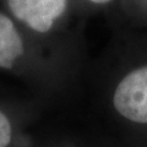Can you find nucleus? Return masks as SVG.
I'll list each match as a JSON object with an SVG mask.
<instances>
[{"label":"nucleus","instance_id":"nucleus-1","mask_svg":"<svg viewBox=\"0 0 147 147\" xmlns=\"http://www.w3.org/2000/svg\"><path fill=\"white\" fill-rule=\"evenodd\" d=\"M117 112L136 124H147V65L126 74L113 93Z\"/></svg>","mask_w":147,"mask_h":147},{"label":"nucleus","instance_id":"nucleus-2","mask_svg":"<svg viewBox=\"0 0 147 147\" xmlns=\"http://www.w3.org/2000/svg\"><path fill=\"white\" fill-rule=\"evenodd\" d=\"M5 5L20 26L44 34L64 15L67 0H5Z\"/></svg>","mask_w":147,"mask_h":147},{"label":"nucleus","instance_id":"nucleus-3","mask_svg":"<svg viewBox=\"0 0 147 147\" xmlns=\"http://www.w3.org/2000/svg\"><path fill=\"white\" fill-rule=\"evenodd\" d=\"M26 54V43L20 25L0 11V69L15 67Z\"/></svg>","mask_w":147,"mask_h":147},{"label":"nucleus","instance_id":"nucleus-4","mask_svg":"<svg viewBox=\"0 0 147 147\" xmlns=\"http://www.w3.org/2000/svg\"><path fill=\"white\" fill-rule=\"evenodd\" d=\"M13 129L11 120L0 109V147H9L11 145Z\"/></svg>","mask_w":147,"mask_h":147},{"label":"nucleus","instance_id":"nucleus-5","mask_svg":"<svg viewBox=\"0 0 147 147\" xmlns=\"http://www.w3.org/2000/svg\"><path fill=\"white\" fill-rule=\"evenodd\" d=\"M88 1H91V3H93V4H107V3H109V1H112V0H88Z\"/></svg>","mask_w":147,"mask_h":147}]
</instances>
